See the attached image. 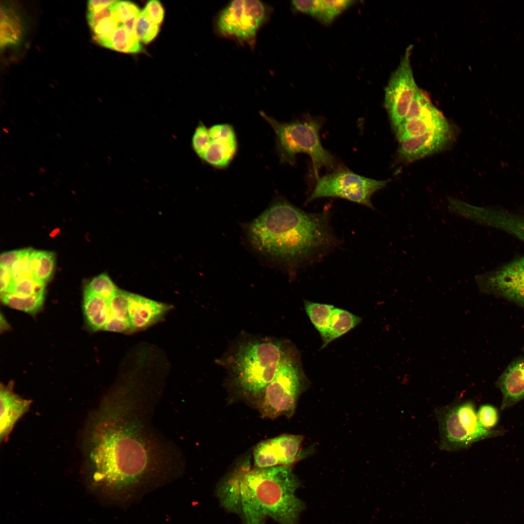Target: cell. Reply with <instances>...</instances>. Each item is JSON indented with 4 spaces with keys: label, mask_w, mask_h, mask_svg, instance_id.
Wrapping results in <instances>:
<instances>
[{
    "label": "cell",
    "mask_w": 524,
    "mask_h": 524,
    "mask_svg": "<svg viewBox=\"0 0 524 524\" xmlns=\"http://www.w3.org/2000/svg\"><path fill=\"white\" fill-rule=\"evenodd\" d=\"M160 398L125 382L104 397L82 438L84 466L94 483L122 493L182 470L181 452L152 423Z\"/></svg>",
    "instance_id": "6da1fadb"
},
{
    "label": "cell",
    "mask_w": 524,
    "mask_h": 524,
    "mask_svg": "<svg viewBox=\"0 0 524 524\" xmlns=\"http://www.w3.org/2000/svg\"><path fill=\"white\" fill-rule=\"evenodd\" d=\"M253 248L267 259L295 267L335 243L326 216L303 211L284 201L273 203L248 225Z\"/></svg>",
    "instance_id": "7a4b0ae2"
},
{
    "label": "cell",
    "mask_w": 524,
    "mask_h": 524,
    "mask_svg": "<svg viewBox=\"0 0 524 524\" xmlns=\"http://www.w3.org/2000/svg\"><path fill=\"white\" fill-rule=\"evenodd\" d=\"M249 462L237 465L221 483L222 504L240 512L246 524H263L266 516L280 524H297L304 506L295 496L300 482L291 466L251 468Z\"/></svg>",
    "instance_id": "3957f363"
},
{
    "label": "cell",
    "mask_w": 524,
    "mask_h": 524,
    "mask_svg": "<svg viewBox=\"0 0 524 524\" xmlns=\"http://www.w3.org/2000/svg\"><path fill=\"white\" fill-rule=\"evenodd\" d=\"M288 348L275 338L248 334L239 337L223 360L231 384L245 397L257 402Z\"/></svg>",
    "instance_id": "277c9868"
},
{
    "label": "cell",
    "mask_w": 524,
    "mask_h": 524,
    "mask_svg": "<svg viewBox=\"0 0 524 524\" xmlns=\"http://www.w3.org/2000/svg\"><path fill=\"white\" fill-rule=\"evenodd\" d=\"M261 115L274 130L278 150L282 161L293 164L296 155L307 154L311 160L316 177L322 168L333 169L335 165L332 155L322 146L319 136L320 124L312 119L290 123H282L268 116Z\"/></svg>",
    "instance_id": "5b68a950"
},
{
    "label": "cell",
    "mask_w": 524,
    "mask_h": 524,
    "mask_svg": "<svg viewBox=\"0 0 524 524\" xmlns=\"http://www.w3.org/2000/svg\"><path fill=\"white\" fill-rule=\"evenodd\" d=\"M442 450L454 452L465 449L473 443L500 435L502 431L484 427L479 423L475 404L457 398L450 404L435 409Z\"/></svg>",
    "instance_id": "8992f818"
},
{
    "label": "cell",
    "mask_w": 524,
    "mask_h": 524,
    "mask_svg": "<svg viewBox=\"0 0 524 524\" xmlns=\"http://www.w3.org/2000/svg\"><path fill=\"white\" fill-rule=\"evenodd\" d=\"M305 382L295 354L289 347L274 377L256 402L262 416L272 419L291 417L305 388Z\"/></svg>",
    "instance_id": "52a82bcc"
},
{
    "label": "cell",
    "mask_w": 524,
    "mask_h": 524,
    "mask_svg": "<svg viewBox=\"0 0 524 524\" xmlns=\"http://www.w3.org/2000/svg\"><path fill=\"white\" fill-rule=\"evenodd\" d=\"M314 188L307 202L322 197H339L373 208L371 198L384 187L387 180L368 178L346 169H338L316 177Z\"/></svg>",
    "instance_id": "ba28073f"
},
{
    "label": "cell",
    "mask_w": 524,
    "mask_h": 524,
    "mask_svg": "<svg viewBox=\"0 0 524 524\" xmlns=\"http://www.w3.org/2000/svg\"><path fill=\"white\" fill-rule=\"evenodd\" d=\"M266 16V7L261 1L232 0L217 16L216 30L222 37L253 46Z\"/></svg>",
    "instance_id": "9c48e42d"
},
{
    "label": "cell",
    "mask_w": 524,
    "mask_h": 524,
    "mask_svg": "<svg viewBox=\"0 0 524 524\" xmlns=\"http://www.w3.org/2000/svg\"><path fill=\"white\" fill-rule=\"evenodd\" d=\"M412 45L409 46L385 89L384 104L395 131L404 121L418 88L410 62Z\"/></svg>",
    "instance_id": "30bf717a"
},
{
    "label": "cell",
    "mask_w": 524,
    "mask_h": 524,
    "mask_svg": "<svg viewBox=\"0 0 524 524\" xmlns=\"http://www.w3.org/2000/svg\"><path fill=\"white\" fill-rule=\"evenodd\" d=\"M483 293L507 300L524 309V256L475 277Z\"/></svg>",
    "instance_id": "8fae6325"
},
{
    "label": "cell",
    "mask_w": 524,
    "mask_h": 524,
    "mask_svg": "<svg viewBox=\"0 0 524 524\" xmlns=\"http://www.w3.org/2000/svg\"><path fill=\"white\" fill-rule=\"evenodd\" d=\"M301 435L282 434L258 443L253 450L254 467L291 466L299 458Z\"/></svg>",
    "instance_id": "7c38bea8"
},
{
    "label": "cell",
    "mask_w": 524,
    "mask_h": 524,
    "mask_svg": "<svg viewBox=\"0 0 524 524\" xmlns=\"http://www.w3.org/2000/svg\"><path fill=\"white\" fill-rule=\"evenodd\" d=\"M468 217L477 223L504 231L524 243V213L473 205L469 210Z\"/></svg>",
    "instance_id": "4fadbf2b"
},
{
    "label": "cell",
    "mask_w": 524,
    "mask_h": 524,
    "mask_svg": "<svg viewBox=\"0 0 524 524\" xmlns=\"http://www.w3.org/2000/svg\"><path fill=\"white\" fill-rule=\"evenodd\" d=\"M452 140V131L449 125L400 142L399 155L404 160L413 161L442 150Z\"/></svg>",
    "instance_id": "5bb4252c"
},
{
    "label": "cell",
    "mask_w": 524,
    "mask_h": 524,
    "mask_svg": "<svg viewBox=\"0 0 524 524\" xmlns=\"http://www.w3.org/2000/svg\"><path fill=\"white\" fill-rule=\"evenodd\" d=\"M172 308L170 304L130 293L128 314L132 333L159 322Z\"/></svg>",
    "instance_id": "9a60e30c"
},
{
    "label": "cell",
    "mask_w": 524,
    "mask_h": 524,
    "mask_svg": "<svg viewBox=\"0 0 524 524\" xmlns=\"http://www.w3.org/2000/svg\"><path fill=\"white\" fill-rule=\"evenodd\" d=\"M495 385L502 394V409L524 399V356L518 357L509 363L497 378Z\"/></svg>",
    "instance_id": "2e32d148"
},
{
    "label": "cell",
    "mask_w": 524,
    "mask_h": 524,
    "mask_svg": "<svg viewBox=\"0 0 524 524\" xmlns=\"http://www.w3.org/2000/svg\"><path fill=\"white\" fill-rule=\"evenodd\" d=\"M0 441L6 442L19 419L29 409L32 401L15 393L11 386L1 384Z\"/></svg>",
    "instance_id": "e0dca14e"
},
{
    "label": "cell",
    "mask_w": 524,
    "mask_h": 524,
    "mask_svg": "<svg viewBox=\"0 0 524 524\" xmlns=\"http://www.w3.org/2000/svg\"><path fill=\"white\" fill-rule=\"evenodd\" d=\"M25 25L16 5L12 1L0 3V47L1 50L19 45L25 34Z\"/></svg>",
    "instance_id": "ac0fdd59"
},
{
    "label": "cell",
    "mask_w": 524,
    "mask_h": 524,
    "mask_svg": "<svg viewBox=\"0 0 524 524\" xmlns=\"http://www.w3.org/2000/svg\"><path fill=\"white\" fill-rule=\"evenodd\" d=\"M448 125L442 114L436 109L430 113L405 120L394 132L397 139L401 142Z\"/></svg>",
    "instance_id": "d6986e66"
},
{
    "label": "cell",
    "mask_w": 524,
    "mask_h": 524,
    "mask_svg": "<svg viewBox=\"0 0 524 524\" xmlns=\"http://www.w3.org/2000/svg\"><path fill=\"white\" fill-rule=\"evenodd\" d=\"M353 2L352 0H347L292 1L295 10L309 14L326 24L330 23L336 16Z\"/></svg>",
    "instance_id": "ffe728a7"
},
{
    "label": "cell",
    "mask_w": 524,
    "mask_h": 524,
    "mask_svg": "<svg viewBox=\"0 0 524 524\" xmlns=\"http://www.w3.org/2000/svg\"><path fill=\"white\" fill-rule=\"evenodd\" d=\"M83 311L86 322L91 330H103L111 313L109 301L84 290Z\"/></svg>",
    "instance_id": "44dd1931"
},
{
    "label": "cell",
    "mask_w": 524,
    "mask_h": 524,
    "mask_svg": "<svg viewBox=\"0 0 524 524\" xmlns=\"http://www.w3.org/2000/svg\"><path fill=\"white\" fill-rule=\"evenodd\" d=\"M304 307L311 321L322 338L323 344L321 348H323L327 346L331 317L335 307L331 305L309 301H305Z\"/></svg>",
    "instance_id": "7402d4cb"
},
{
    "label": "cell",
    "mask_w": 524,
    "mask_h": 524,
    "mask_svg": "<svg viewBox=\"0 0 524 524\" xmlns=\"http://www.w3.org/2000/svg\"><path fill=\"white\" fill-rule=\"evenodd\" d=\"M236 148V141L212 140L203 160L213 166L224 167L233 158Z\"/></svg>",
    "instance_id": "603a6c76"
},
{
    "label": "cell",
    "mask_w": 524,
    "mask_h": 524,
    "mask_svg": "<svg viewBox=\"0 0 524 524\" xmlns=\"http://www.w3.org/2000/svg\"><path fill=\"white\" fill-rule=\"evenodd\" d=\"M102 47L126 53H138L144 49L136 36L130 34L122 24L119 25L112 35L99 44Z\"/></svg>",
    "instance_id": "cb8c5ba5"
},
{
    "label": "cell",
    "mask_w": 524,
    "mask_h": 524,
    "mask_svg": "<svg viewBox=\"0 0 524 524\" xmlns=\"http://www.w3.org/2000/svg\"><path fill=\"white\" fill-rule=\"evenodd\" d=\"M29 260L33 278L44 283L50 279L55 267V256L53 252L33 249Z\"/></svg>",
    "instance_id": "d4e9b609"
},
{
    "label": "cell",
    "mask_w": 524,
    "mask_h": 524,
    "mask_svg": "<svg viewBox=\"0 0 524 524\" xmlns=\"http://www.w3.org/2000/svg\"><path fill=\"white\" fill-rule=\"evenodd\" d=\"M361 320V317L346 310L334 308L331 317L327 345L355 328Z\"/></svg>",
    "instance_id": "484cf974"
},
{
    "label": "cell",
    "mask_w": 524,
    "mask_h": 524,
    "mask_svg": "<svg viewBox=\"0 0 524 524\" xmlns=\"http://www.w3.org/2000/svg\"><path fill=\"white\" fill-rule=\"evenodd\" d=\"M1 302L11 308L34 314L42 308L45 292L32 295L9 293L0 295Z\"/></svg>",
    "instance_id": "4316f807"
},
{
    "label": "cell",
    "mask_w": 524,
    "mask_h": 524,
    "mask_svg": "<svg viewBox=\"0 0 524 524\" xmlns=\"http://www.w3.org/2000/svg\"><path fill=\"white\" fill-rule=\"evenodd\" d=\"M160 31V26L150 18L146 7L139 14L135 26V34L140 43L147 44L156 37Z\"/></svg>",
    "instance_id": "83f0119b"
},
{
    "label": "cell",
    "mask_w": 524,
    "mask_h": 524,
    "mask_svg": "<svg viewBox=\"0 0 524 524\" xmlns=\"http://www.w3.org/2000/svg\"><path fill=\"white\" fill-rule=\"evenodd\" d=\"M119 289L105 273L94 278L85 286L84 290L109 301Z\"/></svg>",
    "instance_id": "f1b7e54d"
},
{
    "label": "cell",
    "mask_w": 524,
    "mask_h": 524,
    "mask_svg": "<svg viewBox=\"0 0 524 524\" xmlns=\"http://www.w3.org/2000/svg\"><path fill=\"white\" fill-rule=\"evenodd\" d=\"M436 109L427 94L418 87L409 108L405 120L428 114Z\"/></svg>",
    "instance_id": "f546056e"
},
{
    "label": "cell",
    "mask_w": 524,
    "mask_h": 524,
    "mask_svg": "<svg viewBox=\"0 0 524 524\" xmlns=\"http://www.w3.org/2000/svg\"><path fill=\"white\" fill-rule=\"evenodd\" d=\"M46 283L34 278H27L15 282L9 293L32 295L45 292ZM9 294V293H8Z\"/></svg>",
    "instance_id": "4dcf8cb0"
},
{
    "label": "cell",
    "mask_w": 524,
    "mask_h": 524,
    "mask_svg": "<svg viewBox=\"0 0 524 524\" xmlns=\"http://www.w3.org/2000/svg\"><path fill=\"white\" fill-rule=\"evenodd\" d=\"M212 139L209 130L200 122L196 127L192 139V145L196 154L203 159Z\"/></svg>",
    "instance_id": "1f68e13d"
},
{
    "label": "cell",
    "mask_w": 524,
    "mask_h": 524,
    "mask_svg": "<svg viewBox=\"0 0 524 524\" xmlns=\"http://www.w3.org/2000/svg\"><path fill=\"white\" fill-rule=\"evenodd\" d=\"M121 24L114 14L103 19L92 30L95 40L99 44L107 39Z\"/></svg>",
    "instance_id": "d6a6232c"
},
{
    "label": "cell",
    "mask_w": 524,
    "mask_h": 524,
    "mask_svg": "<svg viewBox=\"0 0 524 524\" xmlns=\"http://www.w3.org/2000/svg\"><path fill=\"white\" fill-rule=\"evenodd\" d=\"M114 15L122 23L125 20L138 16L141 10L137 5L129 1H119L112 5Z\"/></svg>",
    "instance_id": "836d02e7"
},
{
    "label": "cell",
    "mask_w": 524,
    "mask_h": 524,
    "mask_svg": "<svg viewBox=\"0 0 524 524\" xmlns=\"http://www.w3.org/2000/svg\"><path fill=\"white\" fill-rule=\"evenodd\" d=\"M32 249L27 248L25 253L15 262L10 270L15 282L22 278L33 277L30 269L29 260Z\"/></svg>",
    "instance_id": "e575fe53"
},
{
    "label": "cell",
    "mask_w": 524,
    "mask_h": 524,
    "mask_svg": "<svg viewBox=\"0 0 524 524\" xmlns=\"http://www.w3.org/2000/svg\"><path fill=\"white\" fill-rule=\"evenodd\" d=\"M480 424L485 428L491 429L497 424L499 419L497 409L492 405H481L476 412Z\"/></svg>",
    "instance_id": "d590c367"
},
{
    "label": "cell",
    "mask_w": 524,
    "mask_h": 524,
    "mask_svg": "<svg viewBox=\"0 0 524 524\" xmlns=\"http://www.w3.org/2000/svg\"><path fill=\"white\" fill-rule=\"evenodd\" d=\"M209 130L212 140L236 141L234 129L229 124H216L211 127Z\"/></svg>",
    "instance_id": "8d00e7d4"
},
{
    "label": "cell",
    "mask_w": 524,
    "mask_h": 524,
    "mask_svg": "<svg viewBox=\"0 0 524 524\" xmlns=\"http://www.w3.org/2000/svg\"><path fill=\"white\" fill-rule=\"evenodd\" d=\"M112 5L100 10L87 11V19L91 30L93 29L101 20L113 15Z\"/></svg>",
    "instance_id": "74e56055"
},
{
    "label": "cell",
    "mask_w": 524,
    "mask_h": 524,
    "mask_svg": "<svg viewBox=\"0 0 524 524\" xmlns=\"http://www.w3.org/2000/svg\"><path fill=\"white\" fill-rule=\"evenodd\" d=\"M145 7L151 20L160 26L164 20V9L161 3L157 0H149Z\"/></svg>",
    "instance_id": "f35d334b"
},
{
    "label": "cell",
    "mask_w": 524,
    "mask_h": 524,
    "mask_svg": "<svg viewBox=\"0 0 524 524\" xmlns=\"http://www.w3.org/2000/svg\"><path fill=\"white\" fill-rule=\"evenodd\" d=\"M26 249L13 250L1 253L0 256V265L11 270L13 265L25 253Z\"/></svg>",
    "instance_id": "ab89813d"
},
{
    "label": "cell",
    "mask_w": 524,
    "mask_h": 524,
    "mask_svg": "<svg viewBox=\"0 0 524 524\" xmlns=\"http://www.w3.org/2000/svg\"><path fill=\"white\" fill-rule=\"evenodd\" d=\"M15 282L10 270L2 266H0V295L10 292Z\"/></svg>",
    "instance_id": "60d3db41"
},
{
    "label": "cell",
    "mask_w": 524,
    "mask_h": 524,
    "mask_svg": "<svg viewBox=\"0 0 524 524\" xmlns=\"http://www.w3.org/2000/svg\"><path fill=\"white\" fill-rule=\"evenodd\" d=\"M117 0H92L87 2V11L98 10L110 6Z\"/></svg>",
    "instance_id": "b9f144b4"
},
{
    "label": "cell",
    "mask_w": 524,
    "mask_h": 524,
    "mask_svg": "<svg viewBox=\"0 0 524 524\" xmlns=\"http://www.w3.org/2000/svg\"><path fill=\"white\" fill-rule=\"evenodd\" d=\"M522 350H523V352H524V346H523V347L522 348Z\"/></svg>",
    "instance_id": "7bdbcfd3"
}]
</instances>
